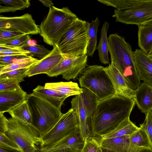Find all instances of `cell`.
<instances>
[{"mask_svg": "<svg viewBox=\"0 0 152 152\" xmlns=\"http://www.w3.org/2000/svg\"><path fill=\"white\" fill-rule=\"evenodd\" d=\"M0 145L15 149L22 152L16 143L9 138L6 134L0 132Z\"/></svg>", "mask_w": 152, "mask_h": 152, "instance_id": "obj_38", "label": "cell"}, {"mask_svg": "<svg viewBox=\"0 0 152 152\" xmlns=\"http://www.w3.org/2000/svg\"><path fill=\"white\" fill-rule=\"evenodd\" d=\"M97 152H114L107 149L102 147L100 145L99 147Z\"/></svg>", "mask_w": 152, "mask_h": 152, "instance_id": "obj_43", "label": "cell"}, {"mask_svg": "<svg viewBox=\"0 0 152 152\" xmlns=\"http://www.w3.org/2000/svg\"><path fill=\"white\" fill-rule=\"evenodd\" d=\"M113 17L116 22L138 26L152 19V0H142L127 8L115 10Z\"/></svg>", "mask_w": 152, "mask_h": 152, "instance_id": "obj_8", "label": "cell"}, {"mask_svg": "<svg viewBox=\"0 0 152 152\" xmlns=\"http://www.w3.org/2000/svg\"><path fill=\"white\" fill-rule=\"evenodd\" d=\"M104 68L96 65L88 66L82 71L78 78L81 88H85L94 94L99 101L115 94L112 82Z\"/></svg>", "mask_w": 152, "mask_h": 152, "instance_id": "obj_5", "label": "cell"}, {"mask_svg": "<svg viewBox=\"0 0 152 152\" xmlns=\"http://www.w3.org/2000/svg\"><path fill=\"white\" fill-rule=\"evenodd\" d=\"M87 55L72 58H65L46 74L49 77L61 75L66 80H76L82 71L87 65Z\"/></svg>", "mask_w": 152, "mask_h": 152, "instance_id": "obj_10", "label": "cell"}, {"mask_svg": "<svg viewBox=\"0 0 152 152\" xmlns=\"http://www.w3.org/2000/svg\"><path fill=\"white\" fill-rule=\"evenodd\" d=\"M24 35L15 31L0 30V44L7 43Z\"/></svg>", "mask_w": 152, "mask_h": 152, "instance_id": "obj_34", "label": "cell"}, {"mask_svg": "<svg viewBox=\"0 0 152 152\" xmlns=\"http://www.w3.org/2000/svg\"><path fill=\"white\" fill-rule=\"evenodd\" d=\"M142 148H152V145L145 130L141 126L130 135L129 152H137Z\"/></svg>", "mask_w": 152, "mask_h": 152, "instance_id": "obj_21", "label": "cell"}, {"mask_svg": "<svg viewBox=\"0 0 152 152\" xmlns=\"http://www.w3.org/2000/svg\"><path fill=\"white\" fill-rule=\"evenodd\" d=\"M30 55L25 54L21 55L0 56V66H5L16 62L18 60L29 57Z\"/></svg>", "mask_w": 152, "mask_h": 152, "instance_id": "obj_36", "label": "cell"}, {"mask_svg": "<svg viewBox=\"0 0 152 152\" xmlns=\"http://www.w3.org/2000/svg\"><path fill=\"white\" fill-rule=\"evenodd\" d=\"M130 135L100 139L99 145L114 152H129Z\"/></svg>", "mask_w": 152, "mask_h": 152, "instance_id": "obj_19", "label": "cell"}, {"mask_svg": "<svg viewBox=\"0 0 152 152\" xmlns=\"http://www.w3.org/2000/svg\"><path fill=\"white\" fill-rule=\"evenodd\" d=\"M98 1L107 6L114 7L117 9L130 7L136 4L141 0H98Z\"/></svg>", "mask_w": 152, "mask_h": 152, "instance_id": "obj_28", "label": "cell"}, {"mask_svg": "<svg viewBox=\"0 0 152 152\" xmlns=\"http://www.w3.org/2000/svg\"><path fill=\"white\" fill-rule=\"evenodd\" d=\"M138 26V45L148 54L152 46V25Z\"/></svg>", "mask_w": 152, "mask_h": 152, "instance_id": "obj_23", "label": "cell"}, {"mask_svg": "<svg viewBox=\"0 0 152 152\" xmlns=\"http://www.w3.org/2000/svg\"><path fill=\"white\" fill-rule=\"evenodd\" d=\"M29 68L14 70L0 74V78H15L19 80L20 82L23 81L24 78L27 76L26 73Z\"/></svg>", "mask_w": 152, "mask_h": 152, "instance_id": "obj_33", "label": "cell"}, {"mask_svg": "<svg viewBox=\"0 0 152 152\" xmlns=\"http://www.w3.org/2000/svg\"><path fill=\"white\" fill-rule=\"evenodd\" d=\"M99 146V141L96 139L90 137L85 140L84 146L80 152H97Z\"/></svg>", "mask_w": 152, "mask_h": 152, "instance_id": "obj_35", "label": "cell"}, {"mask_svg": "<svg viewBox=\"0 0 152 152\" xmlns=\"http://www.w3.org/2000/svg\"><path fill=\"white\" fill-rule=\"evenodd\" d=\"M82 88L83 92L73 97L70 102L78 121L79 134L84 141L92 136L91 119L99 101L96 95L88 90Z\"/></svg>", "mask_w": 152, "mask_h": 152, "instance_id": "obj_6", "label": "cell"}, {"mask_svg": "<svg viewBox=\"0 0 152 152\" xmlns=\"http://www.w3.org/2000/svg\"><path fill=\"white\" fill-rule=\"evenodd\" d=\"M49 8L46 18L38 26L44 41L54 46L78 18L66 7L58 8L53 6Z\"/></svg>", "mask_w": 152, "mask_h": 152, "instance_id": "obj_2", "label": "cell"}, {"mask_svg": "<svg viewBox=\"0 0 152 152\" xmlns=\"http://www.w3.org/2000/svg\"><path fill=\"white\" fill-rule=\"evenodd\" d=\"M147 55L149 57L152 59V46Z\"/></svg>", "mask_w": 152, "mask_h": 152, "instance_id": "obj_46", "label": "cell"}, {"mask_svg": "<svg viewBox=\"0 0 152 152\" xmlns=\"http://www.w3.org/2000/svg\"><path fill=\"white\" fill-rule=\"evenodd\" d=\"M134 100L139 109L145 114L152 109V87L143 82L135 90Z\"/></svg>", "mask_w": 152, "mask_h": 152, "instance_id": "obj_17", "label": "cell"}, {"mask_svg": "<svg viewBox=\"0 0 152 152\" xmlns=\"http://www.w3.org/2000/svg\"><path fill=\"white\" fill-rule=\"evenodd\" d=\"M64 58L57 47L54 46L48 55L30 67L26 75L27 76L30 77L40 74H46Z\"/></svg>", "mask_w": 152, "mask_h": 152, "instance_id": "obj_12", "label": "cell"}, {"mask_svg": "<svg viewBox=\"0 0 152 152\" xmlns=\"http://www.w3.org/2000/svg\"><path fill=\"white\" fill-rule=\"evenodd\" d=\"M137 152H152V148H142Z\"/></svg>", "mask_w": 152, "mask_h": 152, "instance_id": "obj_44", "label": "cell"}, {"mask_svg": "<svg viewBox=\"0 0 152 152\" xmlns=\"http://www.w3.org/2000/svg\"><path fill=\"white\" fill-rule=\"evenodd\" d=\"M152 25V19L142 23L141 25L142 26Z\"/></svg>", "mask_w": 152, "mask_h": 152, "instance_id": "obj_45", "label": "cell"}, {"mask_svg": "<svg viewBox=\"0 0 152 152\" xmlns=\"http://www.w3.org/2000/svg\"><path fill=\"white\" fill-rule=\"evenodd\" d=\"M135 104L133 99L119 94L99 101L91 119L92 136L101 137L114 130L129 118Z\"/></svg>", "mask_w": 152, "mask_h": 152, "instance_id": "obj_1", "label": "cell"}, {"mask_svg": "<svg viewBox=\"0 0 152 152\" xmlns=\"http://www.w3.org/2000/svg\"><path fill=\"white\" fill-rule=\"evenodd\" d=\"M104 69L109 76L114 87L115 94H119L134 100L135 91L132 89L118 71L111 63Z\"/></svg>", "mask_w": 152, "mask_h": 152, "instance_id": "obj_15", "label": "cell"}, {"mask_svg": "<svg viewBox=\"0 0 152 152\" xmlns=\"http://www.w3.org/2000/svg\"><path fill=\"white\" fill-rule=\"evenodd\" d=\"M39 60L36 58L29 61L16 62L5 66H0V74L14 70L29 68Z\"/></svg>", "mask_w": 152, "mask_h": 152, "instance_id": "obj_30", "label": "cell"}, {"mask_svg": "<svg viewBox=\"0 0 152 152\" xmlns=\"http://www.w3.org/2000/svg\"><path fill=\"white\" fill-rule=\"evenodd\" d=\"M5 134L22 152H40L41 137L31 125L23 124L11 117L8 119V129Z\"/></svg>", "mask_w": 152, "mask_h": 152, "instance_id": "obj_7", "label": "cell"}, {"mask_svg": "<svg viewBox=\"0 0 152 152\" xmlns=\"http://www.w3.org/2000/svg\"><path fill=\"white\" fill-rule=\"evenodd\" d=\"M0 13L9 12H14L23 10L31 6L28 0H0Z\"/></svg>", "mask_w": 152, "mask_h": 152, "instance_id": "obj_27", "label": "cell"}, {"mask_svg": "<svg viewBox=\"0 0 152 152\" xmlns=\"http://www.w3.org/2000/svg\"><path fill=\"white\" fill-rule=\"evenodd\" d=\"M88 39L87 22L76 20L62 35L56 46L65 58L87 55Z\"/></svg>", "mask_w": 152, "mask_h": 152, "instance_id": "obj_3", "label": "cell"}, {"mask_svg": "<svg viewBox=\"0 0 152 152\" xmlns=\"http://www.w3.org/2000/svg\"><path fill=\"white\" fill-rule=\"evenodd\" d=\"M88 45V55L92 57L97 48V34L99 25L100 21L97 17L92 20L91 23L87 22Z\"/></svg>", "mask_w": 152, "mask_h": 152, "instance_id": "obj_26", "label": "cell"}, {"mask_svg": "<svg viewBox=\"0 0 152 152\" xmlns=\"http://www.w3.org/2000/svg\"><path fill=\"white\" fill-rule=\"evenodd\" d=\"M135 65L140 80L152 87V59L140 49L133 51Z\"/></svg>", "mask_w": 152, "mask_h": 152, "instance_id": "obj_13", "label": "cell"}, {"mask_svg": "<svg viewBox=\"0 0 152 152\" xmlns=\"http://www.w3.org/2000/svg\"><path fill=\"white\" fill-rule=\"evenodd\" d=\"M52 152H80L79 151L72 149H64L55 151Z\"/></svg>", "mask_w": 152, "mask_h": 152, "instance_id": "obj_42", "label": "cell"}, {"mask_svg": "<svg viewBox=\"0 0 152 152\" xmlns=\"http://www.w3.org/2000/svg\"><path fill=\"white\" fill-rule=\"evenodd\" d=\"M26 101L32 116L31 125L42 137L54 126L63 114L61 110L32 94L28 95Z\"/></svg>", "mask_w": 152, "mask_h": 152, "instance_id": "obj_4", "label": "cell"}, {"mask_svg": "<svg viewBox=\"0 0 152 152\" xmlns=\"http://www.w3.org/2000/svg\"><path fill=\"white\" fill-rule=\"evenodd\" d=\"M21 48L28 51L30 55L32 56L37 57L40 59L47 56L51 51L44 46L40 45L30 46L27 44Z\"/></svg>", "mask_w": 152, "mask_h": 152, "instance_id": "obj_29", "label": "cell"}, {"mask_svg": "<svg viewBox=\"0 0 152 152\" xmlns=\"http://www.w3.org/2000/svg\"><path fill=\"white\" fill-rule=\"evenodd\" d=\"M7 112L22 124L31 125L32 118L26 100Z\"/></svg>", "mask_w": 152, "mask_h": 152, "instance_id": "obj_25", "label": "cell"}, {"mask_svg": "<svg viewBox=\"0 0 152 152\" xmlns=\"http://www.w3.org/2000/svg\"><path fill=\"white\" fill-rule=\"evenodd\" d=\"M109 24L106 21L103 23L101 30L100 37L99 45L97 48L99 60L102 63L105 64H110L108 56V39L107 36Z\"/></svg>", "mask_w": 152, "mask_h": 152, "instance_id": "obj_22", "label": "cell"}, {"mask_svg": "<svg viewBox=\"0 0 152 152\" xmlns=\"http://www.w3.org/2000/svg\"><path fill=\"white\" fill-rule=\"evenodd\" d=\"M44 87L67 98L72 96L78 95L83 92L82 88H80L77 83L72 81L47 83L45 84Z\"/></svg>", "mask_w": 152, "mask_h": 152, "instance_id": "obj_18", "label": "cell"}, {"mask_svg": "<svg viewBox=\"0 0 152 152\" xmlns=\"http://www.w3.org/2000/svg\"><path fill=\"white\" fill-rule=\"evenodd\" d=\"M149 112L152 115V109Z\"/></svg>", "mask_w": 152, "mask_h": 152, "instance_id": "obj_47", "label": "cell"}, {"mask_svg": "<svg viewBox=\"0 0 152 152\" xmlns=\"http://www.w3.org/2000/svg\"><path fill=\"white\" fill-rule=\"evenodd\" d=\"M18 80L11 78H0V92L20 88Z\"/></svg>", "mask_w": 152, "mask_h": 152, "instance_id": "obj_31", "label": "cell"}, {"mask_svg": "<svg viewBox=\"0 0 152 152\" xmlns=\"http://www.w3.org/2000/svg\"><path fill=\"white\" fill-rule=\"evenodd\" d=\"M84 144V141L81 138L78 129L56 142L42 147L40 152H52L60 149L68 148L80 152Z\"/></svg>", "mask_w": 152, "mask_h": 152, "instance_id": "obj_14", "label": "cell"}, {"mask_svg": "<svg viewBox=\"0 0 152 152\" xmlns=\"http://www.w3.org/2000/svg\"><path fill=\"white\" fill-rule=\"evenodd\" d=\"M0 30L15 31L25 34L39 33V28L31 15L26 13L19 16H0Z\"/></svg>", "mask_w": 152, "mask_h": 152, "instance_id": "obj_11", "label": "cell"}, {"mask_svg": "<svg viewBox=\"0 0 152 152\" xmlns=\"http://www.w3.org/2000/svg\"><path fill=\"white\" fill-rule=\"evenodd\" d=\"M27 93L21 88L0 92V113L8 112L26 100Z\"/></svg>", "mask_w": 152, "mask_h": 152, "instance_id": "obj_16", "label": "cell"}, {"mask_svg": "<svg viewBox=\"0 0 152 152\" xmlns=\"http://www.w3.org/2000/svg\"><path fill=\"white\" fill-rule=\"evenodd\" d=\"M145 115L144 121L140 126L145 130L152 145V115L150 112Z\"/></svg>", "mask_w": 152, "mask_h": 152, "instance_id": "obj_37", "label": "cell"}, {"mask_svg": "<svg viewBox=\"0 0 152 152\" xmlns=\"http://www.w3.org/2000/svg\"><path fill=\"white\" fill-rule=\"evenodd\" d=\"M30 39L29 34H25L10 42L3 44L0 46L9 48H22L27 44V42Z\"/></svg>", "mask_w": 152, "mask_h": 152, "instance_id": "obj_32", "label": "cell"}, {"mask_svg": "<svg viewBox=\"0 0 152 152\" xmlns=\"http://www.w3.org/2000/svg\"><path fill=\"white\" fill-rule=\"evenodd\" d=\"M0 152H21L20 151L12 149L0 145Z\"/></svg>", "mask_w": 152, "mask_h": 152, "instance_id": "obj_40", "label": "cell"}, {"mask_svg": "<svg viewBox=\"0 0 152 152\" xmlns=\"http://www.w3.org/2000/svg\"><path fill=\"white\" fill-rule=\"evenodd\" d=\"M39 1L41 2L42 4L47 7L50 8L53 6L54 4L52 2V1L49 0H39Z\"/></svg>", "mask_w": 152, "mask_h": 152, "instance_id": "obj_41", "label": "cell"}, {"mask_svg": "<svg viewBox=\"0 0 152 152\" xmlns=\"http://www.w3.org/2000/svg\"><path fill=\"white\" fill-rule=\"evenodd\" d=\"M139 128L130 121L129 118L122 122L114 130L101 137L100 139L130 135L137 131Z\"/></svg>", "mask_w": 152, "mask_h": 152, "instance_id": "obj_24", "label": "cell"}, {"mask_svg": "<svg viewBox=\"0 0 152 152\" xmlns=\"http://www.w3.org/2000/svg\"><path fill=\"white\" fill-rule=\"evenodd\" d=\"M33 95L43 99L58 109L61 106L67 97L44 86L38 85L33 90Z\"/></svg>", "mask_w": 152, "mask_h": 152, "instance_id": "obj_20", "label": "cell"}, {"mask_svg": "<svg viewBox=\"0 0 152 152\" xmlns=\"http://www.w3.org/2000/svg\"><path fill=\"white\" fill-rule=\"evenodd\" d=\"M8 129V119L4 113H0V132L5 133Z\"/></svg>", "mask_w": 152, "mask_h": 152, "instance_id": "obj_39", "label": "cell"}, {"mask_svg": "<svg viewBox=\"0 0 152 152\" xmlns=\"http://www.w3.org/2000/svg\"><path fill=\"white\" fill-rule=\"evenodd\" d=\"M78 129V123L76 115L71 108L63 114L54 126L41 137V148L62 139Z\"/></svg>", "mask_w": 152, "mask_h": 152, "instance_id": "obj_9", "label": "cell"}]
</instances>
